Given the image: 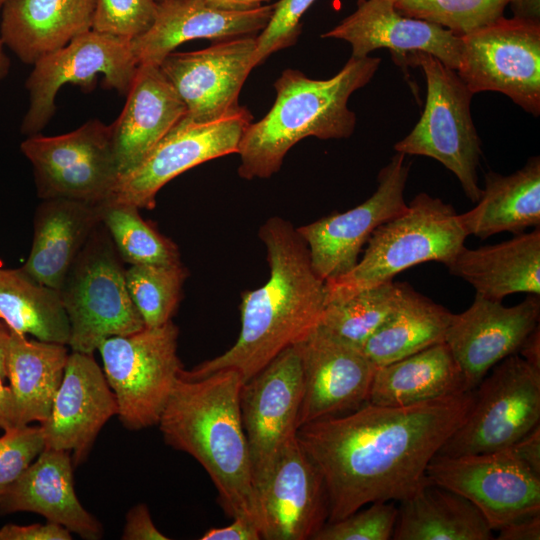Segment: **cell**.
<instances>
[{"label": "cell", "instance_id": "1", "mask_svg": "<svg viewBox=\"0 0 540 540\" xmlns=\"http://www.w3.org/2000/svg\"><path fill=\"white\" fill-rule=\"evenodd\" d=\"M475 391L407 406L366 403L307 423L296 436L321 471L328 522L376 501H402L431 483L426 470L469 413Z\"/></svg>", "mask_w": 540, "mask_h": 540}, {"label": "cell", "instance_id": "2", "mask_svg": "<svg viewBox=\"0 0 540 540\" xmlns=\"http://www.w3.org/2000/svg\"><path fill=\"white\" fill-rule=\"evenodd\" d=\"M259 236L270 274L264 285L242 293L237 341L223 354L184 369L187 375L201 377L231 368L246 382L319 324L326 304L325 282L311 265L304 239L281 217L268 219Z\"/></svg>", "mask_w": 540, "mask_h": 540}, {"label": "cell", "instance_id": "3", "mask_svg": "<svg viewBox=\"0 0 540 540\" xmlns=\"http://www.w3.org/2000/svg\"><path fill=\"white\" fill-rule=\"evenodd\" d=\"M244 383L240 372L231 368L201 377L189 376L182 368L158 426L167 445L202 465L226 514L249 519L261 530L240 409Z\"/></svg>", "mask_w": 540, "mask_h": 540}, {"label": "cell", "instance_id": "4", "mask_svg": "<svg viewBox=\"0 0 540 540\" xmlns=\"http://www.w3.org/2000/svg\"><path fill=\"white\" fill-rule=\"evenodd\" d=\"M380 62L376 57H350L327 80L285 69L274 83L276 98L272 108L260 121L250 123L240 140L239 176L247 180L271 177L279 171L290 148L306 137L348 138L356 124L348 100L370 82Z\"/></svg>", "mask_w": 540, "mask_h": 540}, {"label": "cell", "instance_id": "5", "mask_svg": "<svg viewBox=\"0 0 540 540\" xmlns=\"http://www.w3.org/2000/svg\"><path fill=\"white\" fill-rule=\"evenodd\" d=\"M467 236L451 204L419 193L403 213L374 230L353 269L325 281V302L392 281L414 265L431 261L446 265L464 246Z\"/></svg>", "mask_w": 540, "mask_h": 540}, {"label": "cell", "instance_id": "6", "mask_svg": "<svg viewBox=\"0 0 540 540\" xmlns=\"http://www.w3.org/2000/svg\"><path fill=\"white\" fill-rule=\"evenodd\" d=\"M418 66L426 79V102L412 131L394 145L396 152L433 158L459 180L467 198L476 203L482 194L477 167L481 156L470 104L473 93L456 70L431 54L406 55L402 68Z\"/></svg>", "mask_w": 540, "mask_h": 540}, {"label": "cell", "instance_id": "7", "mask_svg": "<svg viewBox=\"0 0 540 540\" xmlns=\"http://www.w3.org/2000/svg\"><path fill=\"white\" fill-rule=\"evenodd\" d=\"M121 261L101 223L58 290L70 323L72 351L93 354L105 339L145 327L129 295Z\"/></svg>", "mask_w": 540, "mask_h": 540}, {"label": "cell", "instance_id": "8", "mask_svg": "<svg viewBox=\"0 0 540 540\" xmlns=\"http://www.w3.org/2000/svg\"><path fill=\"white\" fill-rule=\"evenodd\" d=\"M178 327L169 321L105 339L98 347L117 417L129 430L158 425L183 368L177 355Z\"/></svg>", "mask_w": 540, "mask_h": 540}, {"label": "cell", "instance_id": "9", "mask_svg": "<svg viewBox=\"0 0 540 540\" xmlns=\"http://www.w3.org/2000/svg\"><path fill=\"white\" fill-rule=\"evenodd\" d=\"M492 369L477 386L465 420L438 455L502 450L540 425V371L518 354L506 357Z\"/></svg>", "mask_w": 540, "mask_h": 540}, {"label": "cell", "instance_id": "10", "mask_svg": "<svg viewBox=\"0 0 540 540\" xmlns=\"http://www.w3.org/2000/svg\"><path fill=\"white\" fill-rule=\"evenodd\" d=\"M21 152L33 167L38 196L100 204L109 199L120 173L111 125L90 119L58 136H28Z\"/></svg>", "mask_w": 540, "mask_h": 540}, {"label": "cell", "instance_id": "11", "mask_svg": "<svg viewBox=\"0 0 540 540\" xmlns=\"http://www.w3.org/2000/svg\"><path fill=\"white\" fill-rule=\"evenodd\" d=\"M138 68L131 41L89 30L33 64L25 86L29 106L21 123L22 134H39L54 116L55 98L68 83L91 90L98 75L103 86L127 95Z\"/></svg>", "mask_w": 540, "mask_h": 540}, {"label": "cell", "instance_id": "12", "mask_svg": "<svg viewBox=\"0 0 540 540\" xmlns=\"http://www.w3.org/2000/svg\"><path fill=\"white\" fill-rule=\"evenodd\" d=\"M470 91L500 92L540 114V23L503 16L461 35L456 71Z\"/></svg>", "mask_w": 540, "mask_h": 540}, {"label": "cell", "instance_id": "13", "mask_svg": "<svg viewBox=\"0 0 540 540\" xmlns=\"http://www.w3.org/2000/svg\"><path fill=\"white\" fill-rule=\"evenodd\" d=\"M426 474L434 484L474 504L492 530L540 513V476L511 446L461 456L436 454Z\"/></svg>", "mask_w": 540, "mask_h": 540}, {"label": "cell", "instance_id": "14", "mask_svg": "<svg viewBox=\"0 0 540 540\" xmlns=\"http://www.w3.org/2000/svg\"><path fill=\"white\" fill-rule=\"evenodd\" d=\"M251 121V113L242 106L204 122L185 115L135 169L120 177L109 199L153 209L157 193L173 178L206 161L237 153Z\"/></svg>", "mask_w": 540, "mask_h": 540}, {"label": "cell", "instance_id": "15", "mask_svg": "<svg viewBox=\"0 0 540 540\" xmlns=\"http://www.w3.org/2000/svg\"><path fill=\"white\" fill-rule=\"evenodd\" d=\"M302 397L303 370L294 345L279 353L242 385L241 417L256 493L284 445L296 436Z\"/></svg>", "mask_w": 540, "mask_h": 540}, {"label": "cell", "instance_id": "16", "mask_svg": "<svg viewBox=\"0 0 540 540\" xmlns=\"http://www.w3.org/2000/svg\"><path fill=\"white\" fill-rule=\"evenodd\" d=\"M405 156L397 152L381 169L375 192L363 203L296 228L315 273L324 282L353 269L374 230L406 210L404 189L410 166Z\"/></svg>", "mask_w": 540, "mask_h": 540}, {"label": "cell", "instance_id": "17", "mask_svg": "<svg viewBox=\"0 0 540 540\" xmlns=\"http://www.w3.org/2000/svg\"><path fill=\"white\" fill-rule=\"evenodd\" d=\"M303 370L297 427L353 412L369 400L376 366L319 324L294 345Z\"/></svg>", "mask_w": 540, "mask_h": 540}, {"label": "cell", "instance_id": "18", "mask_svg": "<svg viewBox=\"0 0 540 540\" xmlns=\"http://www.w3.org/2000/svg\"><path fill=\"white\" fill-rule=\"evenodd\" d=\"M256 494L262 539H313L328 522L323 475L297 436L284 445Z\"/></svg>", "mask_w": 540, "mask_h": 540}, {"label": "cell", "instance_id": "19", "mask_svg": "<svg viewBox=\"0 0 540 540\" xmlns=\"http://www.w3.org/2000/svg\"><path fill=\"white\" fill-rule=\"evenodd\" d=\"M256 36L216 42L202 50L172 52L159 65L195 121H210L239 107L238 97L255 68Z\"/></svg>", "mask_w": 540, "mask_h": 540}, {"label": "cell", "instance_id": "20", "mask_svg": "<svg viewBox=\"0 0 540 540\" xmlns=\"http://www.w3.org/2000/svg\"><path fill=\"white\" fill-rule=\"evenodd\" d=\"M539 316L536 294L512 307L476 294L468 309L452 315L445 343L463 372L466 391L474 390L500 361L518 353Z\"/></svg>", "mask_w": 540, "mask_h": 540}, {"label": "cell", "instance_id": "21", "mask_svg": "<svg viewBox=\"0 0 540 540\" xmlns=\"http://www.w3.org/2000/svg\"><path fill=\"white\" fill-rule=\"evenodd\" d=\"M321 37L348 42L355 58L387 48L401 67L406 55L414 52L431 54L456 71L460 66L461 35L434 22L404 15L390 0H358L356 10Z\"/></svg>", "mask_w": 540, "mask_h": 540}, {"label": "cell", "instance_id": "22", "mask_svg": "<svg viewBox=\"0 0 540 540\" xmlns=\"http://www.w3.org/2000/svg\"><path fill=\"white\" fill-rule=\"evenodd\" d=\"M117 416V403L93 357L72 351L49 417L40 423L45 448L71 453L73 465L87 458L105 423Z\"/></svg>", "mask_w": 540, "mask_h": 540}, {"label": "cell", "instance_id": "23", "mask_svg": "<svg viewBox=\"0 0 540 540\" xmlns=\"http://www.w3.org/2000/svg\"><path fill=\"white\" fill-rule=\"evenodd\" d=\"M274 4L247 11H225L205 0H164L158 2L152 26L131 41L138 65L159 66L176 47L193 39L216 42L256 36L268 24Z\"/></svg>", "mask_w": 540, "mask_h": 540}, {"label": "cell", "instance_id": "24", "mask_svg": "<svg viewBox=\"0 0 540 540\" xmlns=\"http://www.w3.org/2000/svg\"><path fill=\"white\" fill-rule=\"evenodd\" d=\"M186 114L184 102L160 67L138 65L123 110L111 124L120 177L135 169Z\"/></svg>", "mask_w": 540, "mask_h": 540}, {"label": "cell", "instance_id": "25", "mask_svg": "<svg viewBox=\"0 0 540 540\" xmlns=\"http://www.w3.org/2000/svg\"><path fill=\"white\" fill-rule=\"evenodd\" d=\"M73 466L70 452L44 448L1 495L0 514L33 512L84 539L101 538V523L82 506L75 493Z\"/></svg>", "mask_w": 540, "mask_h": 540}, {"label": "cell", "instance_id": "26", "mask_svg": "<svg viewBox=\"0 0 540 540\" xmlns=\"http://www.w3.org/2000/svg\"><path fill=\"white\" fill-rule=\"evenodd\" d=\"M100 224V204L61 198L43 200L35 211L32 247L21 268L39 283L59 290Z\"/></svg>", "mask_w": 540, "mask_h": 540}, {"label": "cell", "instance_id": "27", "mask_svg": "<svg viewBox=\"0 0 540 540\" xmlns=\"http://www.w3.org/2000/svg\"><path fill=\"white\" fill-rule=\"evenodd\" d=\"M96 0H7L2 6L3 43L25 64L91 30Z\"/></svg>", "mask_w": 540, "mask_h": 540}, {"label": "cell", "instance_id": "28", "mask_svg": "<svg viewBox=\"0 0 540 540\" xmlns=\"http://www.w3.org/2000/svg\"><path fill=\"white\" fill-rule=\"evenodd\" d=\"M476 294L502 301L515 293L540 294V228L476 249L465 245L445 265Z\"/></svg>", "mask_w": 540, "mask_h": 540}, {"label": "cell", "instance_id": "29", "mask_svg": "<svg viewBox=\"0 0 540 540\" xmlns=\"http://www.w3.org/2000/svg\"><path fill=\"white\" fill-rule=\"evenodd\" d=\"M477 205L458 214L467 235L486 239L494 234H521L540 225V158L531 157L510 175L485 174V187Z\"/></svg>", "mask_w": 540, "mask_h": 540}, {"label": "cell", "instance_id": "30", "mask_svg": "<svg viewBox=\"0 0 540 540\" xmlns=\"http://www.w3.org/2000/svg\"><path fill=\"white\" fill-rule=\"evenodd\" d=\"M463 372L445 342L376 368L368 403L407 406L465 392Z\"/></svg>", "mask_w": 540, "mask_h": 540}, {"label": "cell", "instance_id": "31", "mask_svg": "<svg viewBox=\"0 0 540 540\" xmlns=\"http://www.w3.org/2000/svg\"><path fill=\"white\" fill-rule=\"evenodd\" d=\"M394 540H492L493 530L465 497L433 482L400 501Z\"/></svg>", "mask_w": 540, "mask_h": 540}, {"label": "cell", "instance_id": "32", "mask_svg": "<svg viewBox=\"0 0 540 540\" xmlns=\"http://www.w3.org/2000/svg\"><path fill=\"white\" fill-rule=\"evenodd\" d=\"M68 355L65 344L28 340L10 330L6 370L18 426L42 423L49 417Z\"/></svg>", "mask_w": 540, "mask_h": 540}, {"label": "cell", "instance_id": "33", "mask_svg": "<svg viewBox=\"0 0 540 540\" xmlns=\"http://www.w3.org/2000/svg\"><path fill=\"white\" fill-rule=\"evenodd\" d=\"M453 313L403 283L400 299L361 350L380 367L445 342Z\"/></svg>", "mask_w": 540, "mask_h": 540}, {"label": "cell", "instance_id": "34", "mask_svg": "<svg viewBox=\"0 0 540 540\" xmlns=\"http://www.w3.org/2000/svg\"><path fill=\"white\" fill-rule=\"evenodd\" d=\"M0 318L12 331L68 345L70 323L58 290L22 268H0Z\"/></svg>", "mask_w": 540, "mask_h": 540}, {"label": "cell", "instance_id": "35", "mask_svg": "<svg viewBox=\"0 0 540 540\" xmlns=\"http://www.w3.org/2000/svg\"><path fill=\"white\" fill-rule=\"evenodd\" d=\"M101 223L120 259L130 265L181 263L177 245L139 214L135 205L106 200L100 203Z\"/></svg>", "mask_w": 540, "mask_h": 540}, {"label": "cell", "instance_id": "36", "mask_svg": "<svg viewBox=\"0 0 540 540\" xmlns=\"http://www.w3.org/2000/svg\"><path fill=\"white\" fill-rule=\"evenodd\" d=\"M402 285L392 280L329 302L323 309L319 325L361 349L395 309Z\"/></svg>", "mask_w": 540, "mask_h": 540}, {"label": "cell", "instance_id": "37", "mask_svg": "<svg viewBox=\"0 0 540 540\" xmlns=\"http://www.w3.org/2000/svg\"><path fill=\"white\" fill-rule=\"evenodd\" d=\"M187 276L182 263L130 265L125 270L129 295L145 327H158L172 320Z\"/></svg>", "mask_w": 540, "mask_h": 540}, {"label": "cell", "instance_id": "38", "mask_svg": "<svg viewBox=\"0 0 540 540\" xmlns=\"http://www.w3.org/2000/svg\"><path fill=\"white\" fill-rule=\"evenodd\" d=\"M402 14L439 24L459 35L503 16L511 0H390Z\"/></svg>", "mask_w": 540, "mask_h": 540}, {"label": "cell", "instance_id": "39", "mask_svg": "<svg viewBox=\"0 0 540 540\" xmlns=\"http://www.w3.org/2000/svg\"><path fill=\"white\" fill-rule=\"evenodd\" d=\"M343 519L327 522L312 540H389L398 516L393 501H376Z\"/></svg>", "mask_w": 540, "mask_h": 540}, {"label": "cell", "instance_id": "40", "mask_svg": "<svg viewBox=\"0 0 540 540\" xmlns=\"http://www.w3.org/2000/svg\"><path fill=\"white\" fill-rule=\"evenodd\" d=\"M157 0H96L91 29L129 41L154 23Z\"/></svg>", "mask_w": 540, "mask_h": 540}, {"label": "cell", "instance_id": "41", "mask_svg": "<svg viewBox=\"0 0 540 540\" xmlns=\"http://www.w3.org/2000/svg\"><path fill=\"white\" fill-rule=\"evenodd\" d=\"M316 0H279L267 26L256 36L255 67L271 54L294 45L302 32L301 18Z\"/></svg>", "mask_w": 540, "mask_h": 540}, {"label": "cell", "instance_id": "42", "mask_svg": "<svg viewBox=\"0 0 540 540\" xmlns=\"http://www.w3.org/2000/svg\"><path fill=\"white\" fill-rule=\"evenodd\" d=\"M0 437V497L45 448L41 426H16Z\"/></svg>", "mask_w": 540, "mask_h": 540}, {"label": "cell", "instance_id": "43", "mask_svg": "<svg viewBox=\"0 0 540 540\" xmlns=\"http://www.w3.org/2000/svg\"><path fill=\"white\" fill-rule=\"evenodd\" d=\"M71 532L64 526L49 522L45 524H6L0 528V540H71Z\"/></svg>", "mask_w": 540, "mask_h": 540}, {"label": "cell", "instance_id": "44", "mask_svg": "<svg viewBox=\"0 0 540 540\" xmlns=\"http://www.w3.org/2000/svg\"><path fill=\"white\" fill-rule=\"evenodd\" d=\"M122 539L124 540H168L154 525L149 509L144 503L132 507L126 515Z\"/></svg>", "mask_w": 540, "mask_h": 540}, {"label": "cell", "instance_id": "45", "mask_svg": "<svg viewBox=\"0 0 540 540\" xmlns=\"http://www.w3.org/2000/svg\"><path fill=\"white\" fill-rule=\"evenodd\" d=\"M201 540H260L262 534L259 526L246 518H233L231 524L219 528H211L205 532Z\"/></svg>", "mask_w": 540, "mask_h": 540}, {"label": "cell", "instance_id": "46", "mask_svg": "<svg viewBox=\"0 0 540 540\" xmlns=\"http://www.w3.org/2000/svg\"><path fill=\"white\" fill-rule=\"evenodd\" d=\"M497 540H539L540 513L514 521L498 530Z\"/></svg>", "mask_w": 540, "mask_h": 540}, {"label": "cell", "instance_id": "47", "mask_svg": "<svg viewBox=\"0 0 540 540\" xmlns=\"http://www.w3.org/2000/svg\"><path fill=\"white\" fill-rule=\"evenodd\" d=\"M516 455L537 475L540 476V425L514 443Z\"/></svg>", "mask_w": 540, "mask_h": 540}, {"label": "cell", "instance_id": "48", "mask_svg": "<svg viewBox=\"0 0 540 540\" xmlns=\"http://www.w3.org/2000/svg\"><path fill=\"white\" fill-rule=\"evenodd\" d=\"M3 379L0 374V429L6 431L18 424L14 396L10 386H6Z\"/></svg>", "mask_w": 540, "mask_h": 540}, {"label": "cell", "instance_id": "49", "mask_svg": "<svg viewBox=\"0 0 540 540\" xmlns=\"http://www.w3.org/2000/svg\"><path fill=\"white\" fill-rule=\"evenodd\" d=\"M520 356L535 370L540 371L539 325L527 336L519 351Z\"/></svg>", "mask_w": 540, "mask_h": 540}, {"label": "cell", "instance_id": "50", "mask_svg": "<svg viewBox=\"0 0 540 540\" xmlns=\"http://www.w3.org/2000/svg\"><path fill=\"white\" fill-rule=\"evenodd\" d=\"M513 17L540 23V0H511Z\"/></svg>", "mask_w": 540, "mask_h": 540}, {"label": "cell", "instance_id": "51", "mask_svg": "<svg viewBox=\"0 0 540 540\" xmlns=\"http://www.w3.org/2000/svg\"><path fill=\"white\" fill-rule=\"evenodd\" d=\"M269 0H205V2L216 9L225 11H247L262 6Z\"/></svg>", "mask_w": 540, "mask_h": 540}, {"label": "cell", "instance_id": "52", "mask_svg": "<svg viewBox=\"0 0 540 540\" xmlns=\"http://www.w3.org/2000/svg\"><path fill=\"white\" fill-rule=\"evenodd\" d=\"M10 339V329L0 322V374L7 378L6 358Z\"/></svg>", "mask_w": 540, "mask_h": 540}, {"label": "cell", "instance_id": "53", "mask_svg": "<svg viewBox=\"0 0 540 540\" xmlns=\"http://www.w3.org/2000/svg\"><path fill=\"white\" fill-rule=\"evenodd\" d=\"M4 46L0 34V82L8 75L10 69V59L4 51Z\"/></svg>", "mask_w": 540, "mask_h": 540}, {"label": "cell", "instance_id": "54", "mask_svg": "<svg viewBox=\"0 0 540 540\" xmlns=\"http://www.w3.org/2000/svg\"><path fill=\"white\" fill-rule=\"evenodd\" d=\"M7 0H0V9L2 8V6L4 5V3L6 2Z\"/></svg>", "mask_w": 540, "mask_h": 540}, {"label": "cell", "instance_id": "55", "mask_svg": "<svg viewBox=\"0 0 540 540\" xmlns=\"http://www.w3.org/2000/svg\"><path fill=\"white\" fill-rule=\"evenodd\" d=\"M164 1V0H157V2Z\"/></svg>", "mask_w": 540, "mask_h": 540}]
</instances>
